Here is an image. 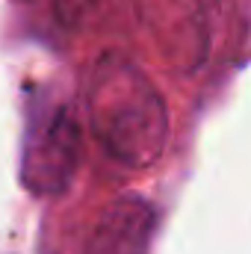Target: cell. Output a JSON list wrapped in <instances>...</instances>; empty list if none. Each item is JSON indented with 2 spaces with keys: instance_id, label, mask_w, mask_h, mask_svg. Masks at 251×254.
I'll return each mask as SVG.
<instances>
[{
  "instance_id": "1",
  "label": "cell",
  "mask_w": 251,
  "mask_h": 254,
  "mask_svg": "<svg viewBox=\"0 0 251 254\" xmlns=\"http://www.w3.org/2000/svg\"><path fill=\"white\" fill-rule=\"evenodd\" d=\"M86 113L98 145L127 169L154 166L169 142V110L151 77L125 57H104L86 83Z\"/></svg>"
},
{
  "instance_id": "2",
  "label": "cell",
  "mask_w": 251,
  "mask_h": 254,
  "mask_svg": "<svg viewBox=\"0 0 251 254\" xmlns=\"http://www.w3.org/2000/svg\"><path fill=\"white\" fill-rule=\"evenodd\" d=\"M83 133L68 104H51L45 92L33 95L27 113L24 148H21V181L33 195H63L80 166Z\"/></svg>"
},
{
  "instance_id": "3",
  "label": "cell",
  "mask_w": 251,
  "mask_h": 254,
  "mask_svg": "<svg viewBox=\"0 0 251 254\" xmlns=\"http://www.w3.org/2000/svg\"><path fill=\"white\" fill-rule=\"evenodd\" d=\"M142 21L169 63L187 71L204 63L210 30L201 0H142Z\"/></svg>"
},
{
  "instance_id": "4",
  "label": "cell",
  "mask_w": 251,
  "mask_h": 254,
  "mask_svg": "<svg viewBox=\"0 0 251 254\" xmlns=\"http://www.w3.org/2000/svg\"><path fill=\"white\" fill-rule=\"evenodd\" d=\"M157 228V210L136 195L113 201L98 219L86 254H148Z\"/></svg>"
}]
</instances>
